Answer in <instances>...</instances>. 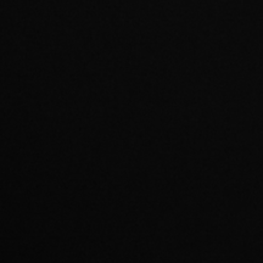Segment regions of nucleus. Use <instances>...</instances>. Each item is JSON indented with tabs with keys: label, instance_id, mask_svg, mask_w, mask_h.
Returning a JSON list of instances; mask_svg holds the SVG:
<instances>
[]
</instances>
